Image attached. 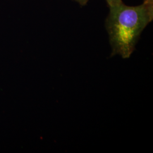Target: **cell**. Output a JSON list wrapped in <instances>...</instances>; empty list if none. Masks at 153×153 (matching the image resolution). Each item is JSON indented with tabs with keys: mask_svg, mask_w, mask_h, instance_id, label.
<instances>
[{
	"mask_svg": "<svg viewBox=\"0 0 153 153\" xmlns=\"http://www.w3.org/2000/svg\"><path fill=\"white\" fill-rule=\"evenodd\" d=\"M153 19V1L136 6L123 2L109 6L105 28L112 48L111 56L129 58L143 30Z\"/></svg>",
	"mask_w": 153,
	"mask_h": 153,
	"instance_id": "obj_1",
	"label": "cell"
},
{
	"mask_svg": "<svg viewBox=\"0 0 153 153\" xmlns=\"http://www.w3.org/2000/svg\"><path fill=\"white\" fill-rule=\"evenodd\" d=\"M108 4L109 6H111L115 5L118 4H120L122 1V0H105Z\"/></svg>",
	"mask_w": 153,
	"mask_h": 153,
	"instance_id": "obj_2",
	"label": "cell"
},
{
	"mask_svg": "<svg viewBox=\"0 0 153 153\" xmlns=\"http://www.w3.org/2000/svg\"><path fill=\"white\" fill-rule=\"evenodd\" d=\"M75 1H76L78 3H79L80 5L84 6L88 3L89 0H75Z\"/></svg>",
	"mask_w": 153,
	"mask_h": 153,
	"instance_id": "obj_3",
	"label": "cell"
},
{
	"mask_svg": "<svg viewBox=\"0 0 153 153\" xmlns=\"http://www.w3.org/2000/svg\"><path fill=\"white\" fill-rule=\"evenodd\" d=\"M143 1H153V0H143Z\"/></svg>",
	"mask_w": 153,
	"mask_h": 153,
	"instance_id": "obj_4",
	"label": "cell"
}]
</instances>
